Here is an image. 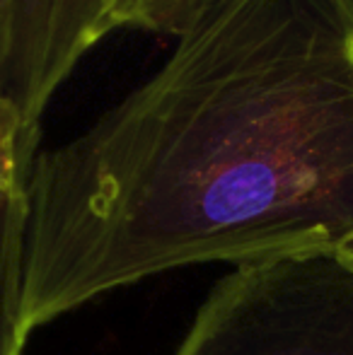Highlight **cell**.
I'll list each match as a JSON object with an SVG mask.
<instances>
[{
    "label": "cell",
    "instance_id": "cell-1",
    "mask_svg": "<svg viewBox=\"0 0 353 355\" xmlns=\"http://www.w3.org/2000/svg\"><path fill=\"white\" fill-rule=\"evenodd\" d=\"M353 261V0H225L27 179L24 324L189 263Z\"/></svg>",
    "mask_w": 353,
    "mask_h": 355
},
{
    "label": "cell",
    "instance_id": "cell-2",
    "mask_svg": "<svg viewBox=\"0 0 353 355\" xmlns=\"http://www.w3.org/2000/svg\"><path fill=\"white\" fill-rule=\"evenodd\" d=\"M172 355H353V261L302 257L235 266Z\"/></svg>",
    "mask_w": 353,
    "mask_h": 355
},
{
    "label": "cell",
    "instance_id": "cell-3",
    "mask_svg": "<svg viewBox=\"0 0 353 355\" xmlns=\"http://www.w3.org/2000/svg\"><path fill=\"white\" fill-rule=\"evenodd\" d=\"M114 29L112 0H0V97L37 145L56 92Z\"/></svg>",
    "mask_w": 353,
    "mask_h": 355
},
{
    "label": "cell",
    "instance_id": "cell-4",
    "mask_svg": "<svg viewBox=\"0 0 353 355\" xmlns=\"http://www.w3.org/2000/svg\"><path fill=\"white\" fill-rule=\"evenodd\" d=\"M27 189L0 193V355H22L27 324L22 312V263Z\"/></svg>",
    "mask_w": 353,
    "mask_h": 355
},
{
    "label": "cell",
    "instance_id": "cell-5",
    "mask_svg": "<svg viewBox=\"0 0 353 355\" xmlns=\"http://www.w3.org/2000/svg\"><path fill=\"white\" fill-rule=\"evenodd\" d=\"M225 0H112L119 29L182 39Z\"/></svg>",
    "mask_w": 353,
    "mask_h": 355
},
{
    "label": "cell",
    "instance_id": "cell-6",
    "mask_svg": "<svg viewBox=\"0 0 353 355\" xmlns=\"http://www.w3.org/2000/svg\"><path fill=\"white\" fill-rule=\"evenodd\" d=\"M39 145L29 138L12 102L0 97V193L27 189Z\"/></svg>",
    "mask_w": 353,
    "mask_h": 355
}]
</instances>
